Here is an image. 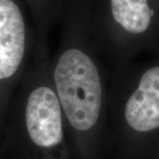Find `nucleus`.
<instances>
[{
    "label": "nucleus",
    "mask_w": 159,
    "mask_h": 159,
    "mask_svg": "<svg viewBox=\"0 0 159 159\" xmlns=\"http://www.w3.org/2000/svg\"><path fill=\"white\" fill-rule=\"evenodd\" d=\"M92 1H66L59 44L51 58L71 159H107L108 76L92 42Z\"/></svg>",
    "instance_id": "obj_1"
},
{
    "label": "nucleus",
    "mask_w": 159,
    "mask_h": 159,
    "mask_svg": "<svg viewBox=\"0 0 159 159\" xmlns=\"http://www.w3.org/2000/svg\"><path fill=\"white\" fill-rule=\"evenodd\" d=\"M17 159H71L62 112L52 85L48 39L35 38L11 132Z\"/></svg>",
    "instance_id": "obj_2"
},
{
    "label": "nucleus",
    "mask_w": 159,
    "mask_h": 159,
    "mask_svg": "<svg viewBox=\"0 0 159 159\" xmlns=\"http://www.w3.org/2000/svg\"><path fill=\"white\" fill-rule=\"evenodd\" d=\"M156 10L144 0L92 1V42L103 64L112 72L125 63L155 28Z\"/></svg>",
    "instance_id": "obj_3"
}]
</instances>
